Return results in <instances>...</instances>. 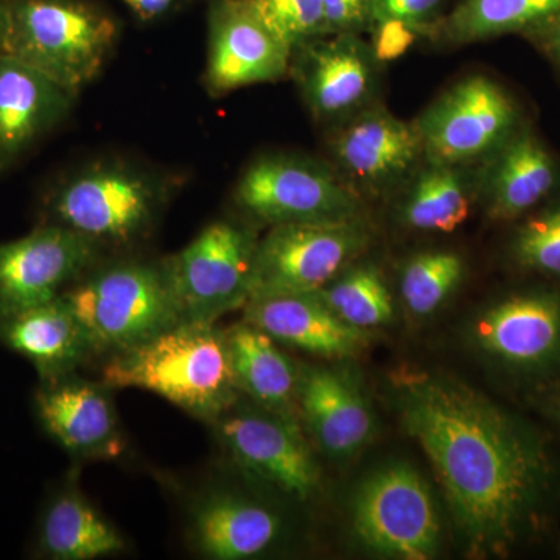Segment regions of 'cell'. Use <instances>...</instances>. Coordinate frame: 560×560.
<instances>
[{
  "mask_svg": "<svg viewBox=\"0 0 560 560\" xmlns=\"http://www.w3.org/2000/svg\"><path fill=\"white\" fill-rule=\"evenodd\" d=\"M401 425L440 478L474 558L510 552L536 526L552 485L547 442L466 383L422 371L393 377Z\"/></svg>",
  "mask_w": 560,
  "mask_h": 560,
  "instance_id": "1",
  "label": "cell"
},
{
  "mask_svg": "<svg viewBox=\"0 0 560 560\" xmlns=\"http://www.w3.org/2000/svg\"><path fill=\"white\" fill-rule=\"evenodd\" d=\"M102 383L158 394L195 418L213 420L238 400L224 330L179 320L149 341L109 357Z\"/></svg>",
  "mask_w": 560,
  "mask_h": 560,
  "instance_id": "2",
  "label": "cell"
},
{
  "mask_svg": "<svg viewBox=\"0 0 560 560\" xmlns=\"http://www.w3.org/2000/svg\"><path fill=\"white\" fill-rule=\"evenodd\" d=\"M117 33L109 14L81 0H7L0 51L77 95L102 72Z\"/></svg>",
  "mask_w": 560,
  "mask_h": 560,
  "instance_id": "3",
  "label": "cell"
},
{
  "mask_svg": "<svg viewBox=\"0 0 560 560\" xmlns=\"http://www.w3.org/2000/svg\"><path fill=\"white\" fill-rule=\"evenodd\" d=\"M61 296L92 355L127 352L180 320L162 264L120 261L84 272Z\"/></svg>",
  "mask_w": 560,
  "mask_h": 560,
  "instance_id": "4",
  "label": "cell"
},
{
  "mask_svg": "<svg viewBox=\"0 0 560 560\" xmlns=\"http://www.w3.org/2000/svg\"><path fill=\"white\" fill-rule=\"evenodd\" d=\"M158 176L125 164L97 162L55 184L44 201L46 223L60 224L101 246H127L145 237L165 202Z\"/></svg>",
  "mask_w": 560,
  "mask_h": 560,
  "instance_id": "5",
  "label": "cell"
},
{
  "mask_svg": "<svg viewBox=\"0 0 560 560\" xmlns=\"http://www.w3.org/2000/svg\"><path fill=\"white\" fill-rule=\"evenodd\" d=\"M368 243L370 232L360 217L271 226L257 242L248 301L316 293L349 268Z\"/></svg>",
  "mask_w": 560,
  "mask_h": 560,
  "instance_id": "6",
  "label": "cell"
},
{
  "mask_svg": "<svg viewBox=\"0 0 560 560\" xmlns=\"http://www.w3.org/2000/svg\"><path fill=\"white\" fill-rule=\"evenodd\" d=\"M257 242L248 228L220 220L162 261L180 320L215 323L246 304Z\"/></svg>",
  "mask_w": 560,
  "mask_h": 560,
  "instance_id": "7",
  "label": "cell"
},
{
  "mask_svg": "<svg viewBox=\"0 0 560 560\" xmlns=\"http://www.w3.org/2000/svg\"><path fill=\"white\" fill-rule=\"evenodd\" d=\"M352 523L363 545L388 558L427 560L440 547L433 497L407 464L383 467L366 478L353 499Z\"/></svg>",
  "mask_w": 560,
  "mask_h": 560,
  "instance_id": "8",
  "label": "cell"
},
{
  "mask_svg": "<svg viewBox=\"0 0 560 560\" xmlns=\"http://www.w3.org/2000/svg\"><path fill=\"white\" fill-rule=\"evenodd\" d=\"M235 201L253 219L278 226L359 217V200L319 162L289 154L261 156L243 172Z\"/></svg>",
  "mask_w": 560,
  "mask_h": 560,
  "instance_id": "9",
  "label": "cell"
},
{
  "mask_svg": "<svg viewBox=\"0 0 560 560\" xmlns=\"http://www.w3.org/2000/svg\"><path fill=\"white\" fill-rule=\"evenodd\" d=\"M415 125L430 164L458 167L490 156L521 127L510 94L485 75L456 83Z\"/></svg>",
  "mask_w": 560,
  "mask_h": 560,
  "instance_id": "10",
  "label": "cell"
},
{
  "mask_svg": "<svg viewBox=\"0 0 560 560\" xmlns=\"http://www.w3.org/2000/svg\"><path fill=\"white\" fill-rule=\"evenodd\" d=\"M221 445L246 474L294 500L311 499L319 486L315 456L298 420L238 400L213 420Z\"/></svg>",
  "mask_w": 560,
  "mask_h": 560,
  "instance_id": "11",
  "label": "cell"
},
{
  "mask_svg": "<svg viewBox=\"0 0 560 560\" xmlns=\"http://www.w3.org/2000/svg\"><path fill=\"white\" fill-rule=\"evenodd\" d=\"M97 253L94 243L54 223L0 243V320L61 296Z\"/></svg>",
  "mask_w": 560,
  "mask_h": 560,
  "instance_id": "12",
  "label": "cell"
},
{
  "mask_svg": "<svg viewBox=\"0 0 560 560\" xmlns=\"http://www.w3.org/2000/svg\"><path fill=\"white\" fill-rule=\"evenodd\" d=\"M474 341L488 359L523 375L560 370V290L504 298L475 320Z\"/></svg>",
  "mask_w": 560,
  "mask_h": 560,
  "instance_id": "13",
  "label": "cell"
},
{
  "mask_svg": "<svg viewBox=\"0 0 560 560\" xmlns=\"http://www.w3.org/2000/svg\"><path fill=\"white\" fill-rule=\"evenodd\" d=\"M105 383L73 374L39 381L33 396L43 430L77 458L110 459L124 452L116 408Z\"/></svg>",
  "mask_w": 560,
  "mask_h": 560,
  "instance_id": "14",
  "label": "cell"
},
{
  "mask_svg": "<svg viewBox=\"0 0 560 560\" xmlns=\"http://www.w3.org/2000/svg\"><path fill=\"white\" fill-rule=\"evenodd\" d=\"M293 54L243 0H219L209 18V90L228 92L285 75Z\"/></svg>",
  "mask_w": 560,
  "mask_h": 560,
  "instance_id": "15",
  "label": "cell"
},
{
  "mask_svg": "<svg viewBox=\"0 0 560 560\" xmlns=\"http://www.w3.org/2000/svg\"><path fill=\"white\" fill-rule=\"evenodd\" d=\"M327 36L304 44L293 54H301L298 79L313 114L320 119H338L359 109L370 97L374 57L357 33Z\"/></svg>",
  "mask_w": 560,
  "mask_h": 560,
  "instance_id": "16",
  "label": "cell"
},
{
  "mask_svg": "<svg viewBox=\"0 0 560 560\" xmlns=\"http://www.w3.org/2000/svg\"><path fill=\"white\" fill-rule=\"evenodd\" d=\"M73 98L38 69L0 51V172L60 124Z\"/></svg>",
  "mask_w": 560,
  "mask_h": 560,
  "instance_id": "17",
  "label": "cell"
},
{
  "mask_svg": "<svg viewBox=\"0 0 560 560\" xmlns=\"http://www.w3.org/2000/svg\"><path fill=\"white\" fill-rule=\"evenodd\" d=\"M298 410L312 440L331 458H349L374 431L368 401L345 371L301 370Z\"/></svg>",
  "mask_w": 560,
  "mask_h": 560,
  "instance_id": "18",
  "label": "cell"
},
{
  "mask_svg": "<svg viewBox=\"0 0 560 560\" xmlns=\"http://www.w3.org/2000/svg\"><path fill=\"white\" fill-rule=\"evenodd\" d=\"M243 320L264 330L275 341L329 359L353 355L371 341L370 330L342 323L316 293L249 300Z\"/></svg>",
  "mask_w": 560,
  "mask_h": 560,
  "instance_id": "19",
  "label": "cell"
},
{
  "mask_svg": "<svg viewBox=\"0 0 560 560\" xmlns=\"http://www.w3.org/2000/svg\"><path fill=\"white\" fill-rule=\"evenodd\" d=\"M422 151L416 125L383 108H371L349 121L334 139V154L350 176L368 186L399 178Z\"/></svg>",
  "mask_w": 560,
  "mask_h": 560,
  "instance_id": "20",
  "label": "cell"
},
{
  "mask_svg": "<svg viewBox=\"0 0 560 560\" xmlns=\"http://www.w3.org/2000/svg\"><path fill=\"white\" fill-rule=\"evenodd\" d=\"M0 342L31 361L39 381L73 374L92 350L62 296L0 320Z\"/></svg>",
  "mask_w": 560,
  "mask_h": 560,
  "instance_id": "21",
  "label": "cell"
},
{
  "mask_svg": "<svg viewBox=\"0 0 560 560\" xmlns=\"http://www.w3.org/2000/svg\"><path fill=\"white\" fill-rule=\"evenodd\" d=\"M558 183V165L529 128L518 127L490 154L485 175L490 219L514 220L544 201Z\"/></svg>",
  "mask_w": 560,
  "mask_h": 560,
  "instance_id": "22",
  "label": "cell"
},
{
  "mask_svg": "<svg viewBox=\"0 0 560 560\" xmlns=\"http://www.w3.org/2000/svg\"><path fill=\"white\" fill-rule=\"evenodd\" d=\"M191 541L205 558H256L278 540V515L234 493H208L191 512Z\"/></svg>",
  "mask_w": 560,
  "mask_h": 560,
  "instance_id": "23",
  "label": "cell"
},
{
  "mask_svg": "<svg viewBox=\"0 0 560 560\" xmlns=\"http://www.w3.org/2000/svg\"><path fill=\"white\" fill-rule=\"evenodd\" d=\"M224 337L238 393L264 410L294 418L301 381L296 363L264 330L246 320L224 330Z\"/></svg>",
  "mask_w": 560,
  "mask_h": 560,
  "instance_id": "24",
  "label": "cell"
},
{
  "mask_svg": "<svg viewBox=\"0 0 560 560\" xmlns=\"http://www.w3.org/2000/svg\"><path fill=\"white\" fill-rule=\"evenodd\" d=\"M125 550L119 530L102 517L75 485L47 501L36 529L35 551L51 560H92Z\"/></svg>",
  "mask_w": 560,
  "mask_h": 560,
  "instance_id": "25",
  "label": "cell"
},
{
  "mask_svg": "<svg viewBox=\"0 0 560 560\" xmlns=\"http://www.w3.org/2000/svg\"><path fill=\"white\" fill-rule=\"evenodd\" d=\"M469 212V190L458 165L430 164L412 183L401 219L412 230L453 232Z\"/></svg>",
  "mask_w": 560,
  "mask_h": 560,
  "instance_id": "26",
  "label": "cell"
},
{
  "mask_svg": "<svg viewBox=\"0 0 560 560\" xmlns=\"http://www.w3.org/2000/svg\"><path fill=\"white\" fill-rule=\"evenodd\" d=\"M560 9V0H463L445 22L455 43H475L504 33L530 31Z\"/></svg>",
  "mask_w": 560,
  "mask_h": 560,
  "instance_id": "27",
  "label": "cell"
},
{
  "mask_svg": "<svg viewBox=\"0 0 560 560\" xmlns=\"http://www.w3.org/2000/svg\"><path fill=\"white\" fill-rule=\"evenodd\" d=\"M316 296L337 318L361 330H372L393 319V298L374 265L346 268Z\"/></svg>",
  "mask_w": 560,
  "mask_h": 560,
  "instance_id": "28",
  "label": "cell"
},
{
  "mask_svg": "<svg viewBox=\"0 0 560 560\" xmlns=\"http://www.w3.org/2000/svg\"><path fill=\"white\" fill-rule=\"evenodd\" d=\"M463 276L464 261L458 254L448 250L419 254L401 270V300L412 315L429 316L458 289Z\"/></svg>",
  "mask_w": 560,
  "mask_h": 560,
  "instance_id": "29",
  "label": "cell"
},
{
  "mask_svg": "<svg viewBox=\"0 0 560 560\" xmlns=\"http://www.w3.org/2000/svg\"><path fill=\"white\" fill-rule=\"evenodd\" d=\"M291 54L313 39L330 35L323 0H243Z\"/></svg>",
  "mask_w": 560,
  "mask_h": 560,
  "instance_id": "30",
  "label": "cell"
},
{
  "mask_svg": "<svg viewBox=\"0 0 560 560\" xmlns=\"http://www.w3.org/2000/svg\"><path fill=\"white\" fill-rule=\"evenodd\" d=\"M511 256L523 270L560 278V198L523 221Z\"/></svg>",
  "mask_w": 560,
  "mask_h": 560,
  "instance_id": "31",
  "label": "cell"
},
{
  "mask_svg": "<svg viewBox=\"0 0 560 560\" xmlns=\"http://www.w3.org/2000/svg\"><path fill=\"white\" fill-rule=\"evenodd\" d=\"M372 57L377 61H393L407 54L422 28L410 22L378 18L371 22Z\"/></svg>",
  "mask_w": 560,
  "mask_h": 560,
  "instance_id": "32",
  "label": "cell"
},
{
  "mask_svg": "<svg viewBox=\"0 0 560 560\" xmlns=\"http://www.w3.org/2000/svg\"><path fill=\"white\" fill-rule=\"evenodd\" d=\"M330 35L359 33L372 22V0H323Z\"/></svg>",
  "mask_w": 560,
  "mask_h": 560,
  "instance_id": "33",
  "label": "cell"
},
{
  "mask_svg": "<svg viewBox=\"0 0 560 560\" xmlns=\"http://www.w3.org/2000/svg\"><path fill=\"white\" fill-rule=\"evenodd\" d=\"M441 3L442 0H372V21L394 18L423 28Z\"/></svg>",
  "mask_w": 560,
  "mask_h": 560,
  "instance_id": "34",
  "label": "cell"
},
{
  "mask_svg": "<svg viewBox=\"0 0 560 560\" xmlns=\"http://www.w3.org/2000/svg\"><path fill=\"white\" fill-rule=\"evenodd\" d=\"M142 21H154L175 9L179 0H121Z\"/></svg>",
  "mask_w": 560,
  "mask_h": 560,
  "instance_id": "35",
  "label": "cell"
},
{
  "mask_svg": "<svg viewBox=\"0 0 560 560\" xmlns=\"http://www.w3.org/2000/svg\"><path fill=\"white\" fill-rule=\"evenodd\" d=\"M533 32L539 35L551 57L560 65V9Z\"/></svg>",
  "mask_w": 560,
  "mask_h": 560,
  "instance_id": "36",
  "label": "cell"
},
{
  "mask_svg": "<svg viewBox=\"0 0 560 560\" xmlns=\"http://www.w3.org/2000/svg\"><path fill=\"white\" fill-rule=\"evenodd\" d=\"M545 405H547L548 411L551 412L552 418L560 423V388L552 390L548 399L545 400Z\"/></svg>",
  "mask_w": 560,
  "mask_h": 560,
  "instance_id": "37",
  "label": "cell"
},
{
  "mask_svg": "<svg viewBox=\"0 0 560 560\" xmlns=\"http://www.w3.org/2000/svg\"><path fill=\"white\" fill-rule=\"evenodd\" d=\"M7 27V0H0V49H2L3 35Z\"/></svg>",
  "mask_w": 560,
  "mask_h": 560,
  "instance_id": "38",
  "label": "cell"
}]
</instances>
